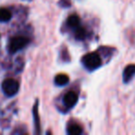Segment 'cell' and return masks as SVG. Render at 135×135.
<instances>
[{"instance_id":"1","label":"cell","mask_w":135,"mask_h":135,"mask_svg":"<svg viewBox=\"0 0 135 135\" xmlns=\"http://www.w3.org/2000/svg\"><path fill=\"white\" fill-rule=\"evenodd\" d=\"M81 63L83 67L87 69L90 71L97 70L98 68L101 67L102 65V59L100 55L97 52H92L88 53L81 58Z\"/></svg>"},{"instance_id":"2","label":"cell","mask_w":135,"mask_h":135,"mask_svg":"<svg viewBox=\"0 0 135 135\" xmlns=\"http://www.w3.org/2000/svg\"><path fill=\"white\" fill-rule=\"evenodd\" d=\"M30 43V39L24 36H16L10 39L9 43H8V51L11 54L17 53L19 51L22 50L24 47H26Z\"/></svg>"},{"instance_id":"3","label":"cell","mask_w":135,"mask_h":135,"mask_svg":"<svg viewBox=\"0 0 135 135\" xmlns=\"http://www.w3.org/2000/svg\"><path fill=\"white\" fill-rule=\"evenodd\" d=\"M20 90V83L15 79L8 78L2 83V91L8 97L16 95Z\"/></svg>"},{"instance_id":"4","label":"cell","mask_w":135,"mask_h":135,"mask_svg":"<svg viewBox=\"0 0 135 135\" xmlns=\"http://www.w3.org/2000/svg\"><path fill=\"white\" fill-rule=\"evenodd\" d=\"M78 102V94L73 91H70L64 95L63 97V103L67 108L70 109L73 107H75V105Z\"/></svg>"},{"instance_id":"5","label":"cell","mask_w":135,"mask_h":135,"mask_svg":"<svg viewBox=\"0 0 135 135\" xmlns=\"http://www.w3.org/2000/svg\"><path fill=\"white\" fill-rule=\"evenodd\" d=\"M135 76V65L134 64H129V65L126 66L125 69L123 70V74H122V80H123L124 83H128L133 79Z\"/></svg>"},{"instance_id":"6","label":"cell","mask_w":135,"mask_h":135,"mask_svg":"<svg viewBox=\"0 0 135 135\" xmlns=\"http://www.w3.org/2000/svg\"><path fill=\"white\" fill-rule=\"evenodd\" d=\"M38 105H39V100L36 99L35 103L32 107V117H33L34 127H35V133L40 134L41 133V125H40V118L38 114Z\"/></svg>"},{"instance_id":"7","label":"cell","mask_w":135,"mask_h":135,"mask_svg":"<svg viewBox=\"0 0 135 135\" xmlns=\"http://www.w3.org/2000/svg\"><path fill=\"white\" fill-rule=\"evenodd\" d=\"M80 23H81V19H80L79 16L76 15V14H72V15H70L67 20L68 26L71 29L77 28L78 26H80Z\"/></svg>"},{"instance_id":"8","label":"cell","mask_w":135,"mask_h":135,"mask_svg":"<svg viewBox=\"0 0 135 135\" xmlns=\"http://www.w3.org/2000/svg\"><path fill=\"white\" fill-rule=\"evenodd\" d=\"M55 84L56 86H65L70 81V78L66 74H57L55 77Z\"/></svg>"},{"instance_id":"9","label":"cell","mask_w":135,"mask_h":135,"mask_svg":"<svg viewBox=\"0 0 135 135\" xmlns=\"http://www.w3.org/2000/svg\"><path fill=\"white\" fill-rule=\"evenodd\" d=\"M12 14L9 9L6 8H0V22H8L11 20Z\"/></svg>"},{"instance_id":"10","label":"cell","mask_w":135,"mask_h":135,"mask_svg":"<svg viewBox=\"0 0 135 135\" xmlns=\"http://www.w3.org/2000/svg\"><path fill=\"white\" fill-rule=\"evenodd\" d=\"M67 132L70 135H80L83 133V128L77 123H73L68 127Z\"/></svg>"},{"instance_id":"11","label":"cell","mask_w":135,"mask_h":135,"mask_svg":"<svg viewBox=\"0 0 135 135\" xmlns=\"http://www.w3.org/2000/svg\"><path fill=\"white\" fill-rule=\"evenodd\" d=\"M74 36L77 40H84L87 36V31L84 27L78 26L74 29Z\"/></svg>"},{"instance_id":"12","label":"cell","mask_w":135,"mask_h":135,"mask_svg":"<svg viewBox=\"0 0 135 135\" xmlns=\"http://www.w3.org/2000/svg\"><path fill=\"white\" fill-rule=\"evenodd\" d=\"M58 5L61 8H70L71 6V3H70V0H59Z\"/></svg>"}]
</instances>
